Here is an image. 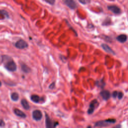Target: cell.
I'll use <instances>...</instances> for the list:
<instances>
[{
	"instance_id": "d6986e66",
	"label": "cell",
	"mask_w": 128,
	"mask_h": 128,
	"mask_svg": "<svg viewBox=\"0 0 128 128\" xmlns=\"http://www.w3.org/2000/svg\"><path fill=\"white\" fill-rule=\"evenodd\" d=\"M110 23H111V19L109 18H107L104 21L103 25H109Z\"/></svg>"
},
{
	"instance_id": "277c9868",
	"label": "cell",
	"mask_w": 128,
	"mask_h": 128,
	"mask_svg": "<svg viewBox=\"0 0 128 128\" xmlns=\"http://www.w3.org/2000/svg\"><path fill=\"white\" fill-rule=\"evenodd\" d=\"M59 125L58 122H53L49 116L46 114V126L47 128H55Z\"/></svg>"
},
{
	"instance_id": "d4e9b609",
	"label": "cell",
	"mask_w": 128,
	"mask_h": 128,
	"mask_svg": "<svg viewBox=\"0 0 128 128\" xmlns=\"http://www.w3.org/2000/svg\"><path fill=\"white\" fill-rule=\"evenodd\" d=\"M79 1L81 4H83V5L86 4V0H79Z\"/></svg>"
},
{
	"instance_id": "7c38bea8",
	"label": "cell",
	"mask_w": 128,
	"mask_h": 128,
	"mask_svg": "<svg viewBox=\"0 0 128 128\" xmlns=\"http://www.w3.org/2000/svg\"><path fill=\"white\" fill-rule=\"evenodd\" d=\"M117 40L120 43H123L127 41V36L125 34H122L117 37Z\"/></svg>"
},
{
	"instance_id": "603a6c76",
	"label": "cell",
	"mask_w": 128,
	"mask_h": 128,
	"mask_svg": "<svg viewBox=\"0 0 128 128\" xmlns=\"http://www.w3.org/2000/svg\"><path fill=\"white\" fill-rule=\"evenodd\" d=\"M118 93L117 91H114L112 94V97L114 98H116L117 97V96H118Z\"/></svg>"
},
{
	"instance_id": "5bb4252c",
	"label": "cell",
	"mask_w": 128,
	"mask_h": 128,
	"mask_svg": "<svg viewBox=\"0 0 128 128\" xmlns=\"http://www.w3.org/2000/svg\"><path fill=\"white\" fill-rule=\"evenodd\" d=\"M21 69L22 71L25 73H29L31 71V69L25 64H21Z\"/></svg>"
},
{
	"instance_id": "3957f363",
	"label": "cell",
	"mask_w": 128,
	"mask_h": 128,
	"mask_svg": "<svg viewBox=\"0 0 128 128\" xmlns=\"http://www.w3.org/2000/svg\"><path fill=\"white\" fill-rule=\"evenodd\" d=\"M99 106V103L97 100H93L90 104L89 108V109L88 110V114L89 115L92 114L95 111V110H96V109H97Z\"/></svg>"
},
{
	"instance_id": "484cf974",
	"label": "cell",
	"mask_w": 128,
	"mask_h": 128,
	"mask_svg": "<svg viewBox=\"0 0 128 128\" xmlns=\"http://www.w3.org/2000/svg\"><path fill=\"white\" fill-rule=\"evenodd\" d=\"M2 83H1V81H0V87H1L2 86Z\"/></svg>"
},
{
	"instance_id": "ac0fdd59",
	"label": "cell",
	"mask_w": 128,
	"mask_h": 128,
	"mask_svg": "<svg viewBox=\"0 0 128 128\" xmlns=\"http://www.w3.org/2000/svg\"><path fill=\"white\" fill-rule=\"evenodd\" d=\"M0 14L2 15L3 16H4L5 18H9V15L7 12L4 11V10H0Z\"/></svg>"
},
{
	"instance_id": "cb8c5ba5",
	"label": "cell",
	"mask_w": 128,
	"mask_h": 128,
	"mask_svg": "<svg viewBox=\"0 0 128 128\" xmlns=\"http://www.w3.org/2000/svg\"><path fill=\"white\" fill-rule=\"evenodd\" d=\"M55 87V82H54L53 83H52L50 85V86H49V88L51 89H54Z\"/></svg>"
},
{
	"instance_id": "8992f818",
	"label": "cell",
	"mask_w": 128,
	"mask_h": 128,
	"mask_svg": "<svg viewBox=\"0 0 128 128\" xmlns=\"http://www.w3.org/2000/svg\"><path fill=\"white\" fill-rule=\"evenodd\" d=\"M15 47L19 49H24L28 47V44L25 41L20 40L15 43Z\"/></svg>"
},
{
	"instance_id": "52a82bcc",
	"label": "cell",
	"mask_w": 128,
	"mask_h": 128,
	"mask_svg": "<svg viewBox=\"0 0 128 128\" xmlns=\"http://www.w3.org/2000/svg\"><path fill=\"white\" fill-rule=\"evenodd\" d=\"M32 117L35 120L37 121H40L42 119V118L43 117V114L41 111L39 110H36L33 112Z\"/></svg>"
},
{
	"instance_id": "4fadbf2b",
	"label": "cell",
	"mask_w": 128,
	"mask_h": 128,
	"mask_svg": "<svg viewBox=\"0 0 128 128\" xmlns=\"http://www.w3.org/2000/svg\"><path fill=\"white\" fill-rule=\"evenodd\" d=\"M31 100L35 103H39L41 101V98L38 95H33L31 96Z\"/></svg>"
},
{
	"instance_id": "5b68a950",
	"label": "cell",
	"mask_w": 128,
	"mask_h": 128,
	"mask_svg": "<svg viewBox=\"0 0 128 128\" xmlns=\"http://www.w3.org/2000/svg\"><path fill=\"white\" fill-rule=\"evenodd\" d=\"M65 5L72 10H75L77 8V4L75 0H63Z\"/></svg>"
},
{
	"instance_id": "30bf717a",
	"label": "cell",
	"mask_w": 128,
	"mask_h": 128,
	"mask_svg": "<svg viewBox=\"0 0 128 128\" xmlns=\"http://www.w3.org/2000/svg\"><path fill=\"white\" fill-rule=\"evenodd\" d=\"M102 48L103 50L106 51L107 53H108L109 54H113V55H116L115 52L112 50V49L108 45H107V44H103L101 45Z\"/></svg>"
},
{
	"instance_id": "7402d4cb",
	"label": "cell",
	"mask_w": 128,
	"mask_h": 128,
	"mask_svg": "<svg viewBox=\"0 0 128 128\" xmlns=\"http://www.w3.org/2000/svg\"><path fill=\"white\" fill-rule=\"evenodd\" d=\"M5 126V123L2 120L0 119V127H4Z\"/></svg>"
},
{
	"instance_id": "2e32d148",
	"label": "cell",
	"mask_w": 128,
	"mask_h": 128,
	"mask_svg": "<svg viewBox=\"0 0 128 128\" xmlns=\"http://www.w3.org/2000/svg\"><path fill=\"white\" fill-rule=\"evenodd\" d=\"M11 98L13 101H17L19 99V95L17 93L14 92L11 94Z\"/></svg>"
},
{
	"instance_id": "9a60e30c",
	"label": "cell",
	"mask_w": 128,
	"mask_h": 128,
	"mask_svg": "<svg viewBox=\"0 0 128 128\" xmlns=\"http://www.w3.org/2000/svg\"><path fill=\"white\" fill-rule=\"evenodd\" d=\"M21 104H22L23 107L26 110H29L30 108V105L29 104V103L28 102V101L26 99H22V100Z\"/></svg>"
},
{
	"instance_id": "ffe728a7",
	"label": "cell",
	"mask_w": 128,
	"mask_h": 128,
	"mask_svg": "<svg viewBox=\"0 0 128 128\" xmlns=\"http://www.w3.org/2000/svg\"><path fill=\"white\" fill-rule=\"evenodd\" d=\"M45 1L51 5H54L55 4V0H45Z\"/></svg>"
},
{
	"instance_id": "4316f807",
	"label": "cell",
	"mask_w": 128,
	"mask_h": 128,
	"mask_svg": "<svg viewBox=\"0 0 128 128\" xmlns=\"http://www.w3.org/2000/svg\"><path fill=\"white\" fill-rule=\"evenodd\" d=\"M116 127H116H121V126H120V125H119V126H116V127Z\"/></svg>"
},
{
	"instance_id": "e0dca14e",
	"label": "cell",
	"mask_w": 128,
	"mask_h": 128,
	"mask_svg": "<svg viewBox=\"0 0 128 128\" xmlns=\"http://www.w3.org/2000/svg\"><path fill=\"white\" fill-rule=\"evenodd\" d=\"M96 85L99 87L103 88L105 86V83L103 80H101L100 81H97L96 82Z\"/></svg>"
},
{
	"instance_id": "9c48e42d",
	"label": "cell",
	"mask_w": 128,
	"mask_h": 128,
	"mask_svg": "<svg viewBox=\"0 0 128 128\" xmlns=\"http://www.w3.org/2000/svg\"><path fill=\"white\" fill-rule=\"evenodd\" d=\"M100 95L101 96L103 99L105 101L109 100L111 97V94L110 92L108 90H104L102 91L100 93Z\"/></svg>"
},
{
	"instance_id": "8fae6325",
	"label": "cell",
	"mask_w": 128,
	"mask_h": 128,
	"mask_svg": "<svg viewBox=\"0 0 128 128\" xmlns=\"http://www.w3.org/2000/svg\"><path fill=\"white\" fill-rule=\"evenodd\" d=\"M14 112L15 115L19 117H21L22 118H26L27 117V115L23 111H22L18 109H15L14 110Z\"/></svg>"
},
{
	"instance_id": "7a4b0ae2",
	"label": "cell",
	"mask_w": 128,
	"mask_h": 128,
	"mask_svg": "<svg viewBox=\"0 0 128 128\" xmlns=\"http://www.w3.org/2000/svg\"><path fill=\"white\" fill-rule=\"evenodd\" d=\"M116 122V120L113 119H110L106 120L98 121L95 123V127H108L113 124H115Z\"/></svg>"
},
{
	"instance_id": "6da1fadb",
	"label": "cell",
	"mask_w": 128,
	"mask_h": 128,
	"mask_svg": "<svg viewBox=\"0 0 128 128\" xmlns=\"http://www.w3.org/2000/svg\"><path fill=\"white\" fill-rule=\"evenodd\" d=\"M3 61L4 62V67L8 71L15 72L17 70V65L11 57L8 56H3Z\"/></svg>"
},
{
	"instance_id": "44dd1931",
	"label": "cell",
	"mask_w": 128,
	"mask_h": 128,
	"mask_svg": "<svg viewBox=\"0 0 128 128\" xmlns=\"http://www.w3.org/2000/svg\"><path fill=\"white\" fill-rule=\"evenodd\" d=\"M123 96H124V94L122 92H119L118 93V96L117 97H118V99H119V100H121L122 99V98L123 97Z\"/></svg>"
},
{
	"instance_id": "ba28073f",
	"label": "cell",
	"mask_w": 128,
	"mask_h": 128,
	"mask_svg": "<svg viewBox=\"0 0 128 128\" xmlns=\"http://www.w3.org/2000/svg\"><path fill=\"white\" fill-rule=\"evenodd\" d=\"M107 8L109 11H111L112 13H113L115 14H117V15L120 14L121 12L120 8H119L118 6H115V5L109 6H108Z\"/></svg>"
}]
</instances>
